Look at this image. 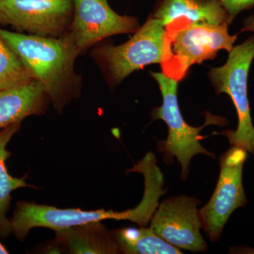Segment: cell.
<instances>
[{
    "label": "cell",
    "mask_w": 254,
    "mask_h": 254,
    "mask_svg": "<svg viewBox=\"0 0 254 254\" xmlns=\"http://www.w3.org/2000/svg\"><path fill=\"white\" fill-rule=\"evenodd\" d=\"M126 211L115 212L100 209L82 210L79 208L60 209L19 200L10 219L12 235L19 242L26 240L30 231L36 227L55 230L105 220H127Z\"/></svg>",
    "instance_id": "obj_10"
},
{
    "label": "cell",
    "mask_w": 254,
    "mask_h": 254,
    "mask_svg": "<svg viewBox=\"0 0 254 254\" xmlns=\"http://www.w3.org/2000/svg\"><path fill=\"white\" fill-rule=\"evenodd\" d=\"M158 83L163 95V104L152 111L153 120H163L168 127V136L164 141H158V149L164 154L165 163L171 164L174 158L181 166V179L187 180L189 175V167L190 160L195 155L203 154L215 158V155L203 148L200 145L202 139L200 132L205 127L210 125H227V120L208 114L203 126L193 127L190 126L184 120L177 99L178 81L169 77L163 73L150 72Z\"/></svg>",
    "instance_id": "obj_3"
},
{
    "label": "cell",
    "mask_w": 254,
    "mask_h": 254,
    "mask_svg": "<svg viewBox=\"0 0 254 254\" xmlns=\"http://www.w3.org/2000/svg\"><path fill=\"white\" fill-rule=\"evenodd\" d=\"M228 25H192L183 20H175L165 26L163 73L180 81L189 68L195 64L216 57L220 50L230 53L237 35L229 33Z\"/></svg>",
    "instance_id": "obj_2"
},
{
    "label": "cell",
    "mask_w": 254,
    "mask_h": 254,
    "mask_svg": "<svg viewBox=\"0 0 254 254\" xmlns=\"http://www.w3.org/2000/svg\"><path fill=\"white\" fill-rule=\"evenodd\" d=\"M153 17L167 26L175 20L192 25H230L222 0H158Z\"/></svg>",
    "instance_id": "obj_12"
},
{
    "label": "cell",
    "mask_w": 254,
    "mask_h": 254,
    "mask_svg": "<svg viewBox=\"0 0 254 254\" xmlns=\"http://www.w3.org/2000/svg\"><path fill=\"white\" fill-rule=\"evenodd\" d=\"M0 38L16 53L33 78L43 85L55 110L62 113L79 96L81 83L74 71L78 55L66 35L54 38L0 28Z\"/></svg>",
    "instance_id": "obj_1"
},
{
    "label": "cell",
    "mask_w": 254,
    "mask_h": 254,
    "mask_svg": "<svg viewBox=\"0 0 254 254\" xmlns=\"http://www.w3.org/2000/svg\"><path fill=\"white\" fill-rule=\"evenodd\" d=\"M254 59V36L234 47L223 66L212 68L209 78L217 93L230 95L236 109L238 125L235 131L225 130L218 134L228 138L232 146L254 155V127L247 94L249 72Z\"/></svg>",
    "instance_id": "obj_4"
},
{
    "label": "cell",
    "mask_w": 254,
    "mask_h": 254,
    "mask_svg": "<svg viewBox=\"0 0 254 254\" xmlns=\"http://www.w3.org/2000/svg\"><path fill=\"white\" fill-rule=\"evenodd\" d=\"M50 103L43 85L36 79L0 91V131L28 117L46 114Z\"/></svg>",
    "instance_id": "obj_11"
},
{
    "label": "cell",
    "mask_w": 254,
    "mask_h": 254,
    "mask_svg": "<svg viewBox=\"0 0 254 254\" xmlns=\"http://www.w3.org/2000/svg\"><path fill=\"white\" fill-rule=\"evenodd\" d=\"M35 79L12 49L0 38V91Z\"/></svg>",
    "instance_id": "obj_16"
},
{
    "label": "cell",
    "mask_w": 254,
    "mask_h": 254,
    "mask_svg": "<svg viewBox=\"0 0 254 254\" xmlns=\"http://www.w3.org/2000/svg\"><path fill=\"white\" fill-rule=\"evenodd\" d=\"M9 254V251L7 250V249L4 247V245H3L1 244V242H0V254Z\"/></svg>",
    "instance_id": "obj_19"
},
{
    "label": "cell",
    "mask_w": 254,
    "mask_h": 254,
    "mask_svg": "<svg viewBox=\"0 0 254 254\" xmlns=\"http://www.w3.org/2000/svg\"><path fill=\"white\" fill-rule=\"evenodd\" d=\"M73 0H0V25L17 32L60 38L72 24Z\"/></svg>",
    "instance_id": "obj_7"
},
{
    "label": "cell",
    "mask_w": 254,
    "mask_h": 254,
    "mask_svg": "<svg viewBox=\"0 0 254 254\" xmlns=\"http://www.w3.org/2000/svg\"><path fill=\"white\" fill-rule=\"evenodd\" d=\"M247 152L232 146L220 158V176L211 198L199 210L202 228L211 242H216L230 215L247 203L242 173Z\"/></svg>",
    "instance_id": "obj_6"
},
{
    "label": "cell",
    "mask_w": 254,
    "mask_h": 254,
    "mask_svg": "<svg viewBox=\"0 0 254 254\" xmlns=\"http://www.w3.org/2000/svg\"><path fill=\"white\" fill-rule=\"evenodd\" d=\"M111 233L122 254H182L180 250L159 237L150 227H125L114 230Z\"/></svg>",
    "instance_id": "obj_15"
},
{
    "label": "cell",
    "mask_w": 254,
    "mask_h": 254,
    "mask_svg": "<svg viewBox=\"0 0 254 254\" xmlns=\"http://www.w3.org/2000/svg\"><path fill=\"white\" fill-rule=\"evenodd\" d=\"M165 36L163 22L150 16L126 43L98 47L92 51V56L108 83L115 86L133 71L162 63Z\"/></svg>",
    "instance_id": "obj_5"
},
{
    "label": "cell",
    "mask_w": 254,
    "mask_h": 254,
    "mask_svg": "<svg viewBox=\"0 0 254 254\" xmlns=\"http://www.w3.org/2000/svg\"><path fill=\"white\" fill-rule=\"evenodd\" d=\"M247 31L254 33V14L249 16L244 21L243 26L241 29L240 33Z\"/></svg>",
    "instance_id": "obj_18"
},
{
    "label": "cell",
    "mask_w": 254,
    "mask_h": 254,
    "mask_svg": "<svg viewBox=\"0 0 254 254\" xmlns=\"http://www.w3.org/2000/svg\"><path fill=\"white\" fill-rule=\"evenodd\" d=\"M73 3L72 24L66 36L78 55L108 37L139 28L136 18L118 14L108 0H73Z\"/></svg>",
    "instance_id": "obj_8"
},
{
    "label": "cell",
    "mask_w": 254,
    "mask_h": 254,
    "mask_svg": "<svg viewBox=\"0 0 254 254\" xmlns=\"http://www.w3.org/2000/svg\"><path fill=\"white\" fill-rule=\"evenodd\" d=\"M56 242L71 254H122L111 231L101 221L55 230Z\"/></svg>",
    "instance_id": "obj_13"
},
{
    "label": "cell",
    "mask_w": 254,
    "mask_h": 254,
    "mask_svg": "<svg viewBox=\"0 0 254 254\" xmlns=\"http://www.w3.org/2000/svg\"><path fill=\"white\" fill-rule=\"evenodd\" d=\"M222 3L228 15L230 23L242 11L252 9L254 6V0H222Z\"/></svg>",
    "instance_id": "obj_17"
},
{
    "label": "cell",
    "mask_w": 254,
    "mask_h": 254,
    "mask_svg": "<svg viewBox=\"0 0 254 254\" xmlns=\"http://www.w3.org/2000/svg\"><path fill=\"white\" fill-rule=\"evenodd\" d=\"M21 127V123H16L0 131V240H4L12 235L10 219L6 215L12 200L11 193L18 189L26 187L38 189L28 185L25 177L18 178L11 176L6 168V160L11 155L6 148L8 143Z\"/></svg>",
    "instance_id": "obj_14"
},
{
    "label": "cell",
    "mask_w": 254,
    "mask_h": 254,
    "mask_svg": "<svg viewBox=\"0 0 254 254\" xmlns=\"http://www.w3.org/2000/svg\"><path fill=\"white\" fill-rule=\"evenodd\" d=\"M200 201L187 195L173 196L159 204L150 227L164 240L179 250L205 252L208 245L200 234Z\"/></svg>",
    "instance_id": "obj_9"
}]
</instances>
